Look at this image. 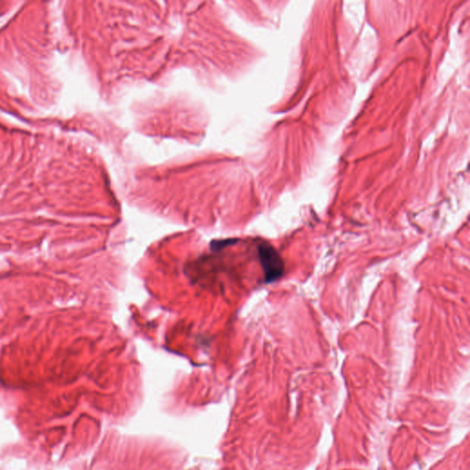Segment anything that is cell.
Masks as SVG:
<instances>
[{"mask_svg":"<svg viewBox=\"0 0 470 470\" xmlns=\"http://www.w3.org/2000/svg\"><path fill=\"white\" fill-rule=\"evenodd\" d=\"M258 254L265 272L266 281L272 282L280 278L284 272L283 260L274 247L268 243L258 245Z\"/></svg>","mask_w":470,"mask_h":470,"instance_id":"1","label":"cell"}]
</instances>
